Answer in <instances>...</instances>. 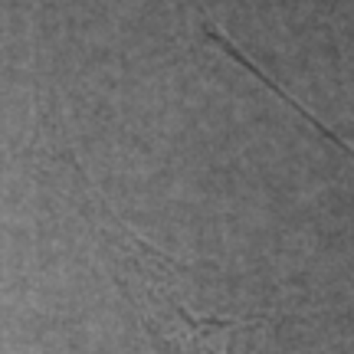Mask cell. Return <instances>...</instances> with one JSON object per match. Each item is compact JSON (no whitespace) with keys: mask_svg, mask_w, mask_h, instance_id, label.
Masks as SVG:
<instances>
[{"mask_svg":"<svg viewBox=\"0 0 354 354\" xmlns=\"http://www.w3.org/2000/svg\"><path fill=\"white\" fill-rule=\"evenodd\" d=\"M135 269L141 276V299H148V325L161 354H243L240 335L250 331L246 322L190 312L177 295V272L148 243H131Z\"/></svg>","mask_w":354,"mask_h":354,"instance_id":"6da1fadb","label":"cell"}]
</instances>
